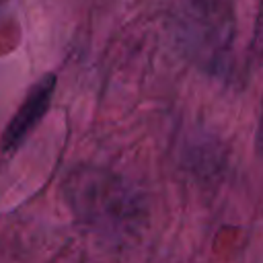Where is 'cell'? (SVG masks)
Returning a JSON list of instances; mask_svg holds the SVG:
<instances>
[{
	"instance_id": "cell-1",
	"label": "cell",
	"mask_w": 263,
	"mask_h": 263,
	"mask_svg": "<svg viewBox=\"0 0 263 263\" xmlns=\"http://www.w3.org/2000/svg\"><path fill=\"white\" fill-rule=\"evenodd\" d=\"M64 195L76 220L111 245L138 236L146 222L144 203L132 185L97 166L72 171L64 183Z\"/></svg>"
},
{
	"instance_id": "cell-2",
	"label": "cell",
	"mask_w": 263,
	"mask_h": 263,
	"mask_svg": "<svg viewBox=\"0 0 263 263\" xmlns=\"http://www.w3.org/2000/svg\"><path fill=\"white\" fill-rule=\"evenodd\" d=\"M58 78L55 74H43L25 95L23 103L14 111L12 119L6 123L2 136H0V150L4 154H12L37 127V123L45 117L51 97L55 90Z\"/></svg>"
},
{
	"instance_id": "cell-3",
	"label": "cell",
	"mask_w": 263,
	"mask_h": 263,
	"mask_svg": "<svg viewBox=\"0 0 263 263\" xmlns=\"http://www.w3.org/2000/svg\"><path fill=\"white\" fill-rule=\"evenodd\" d=\"M255 146H257V152L263 156V103H261V115H259L257 134H255Z\"/></svg>"
}]
</instances>
